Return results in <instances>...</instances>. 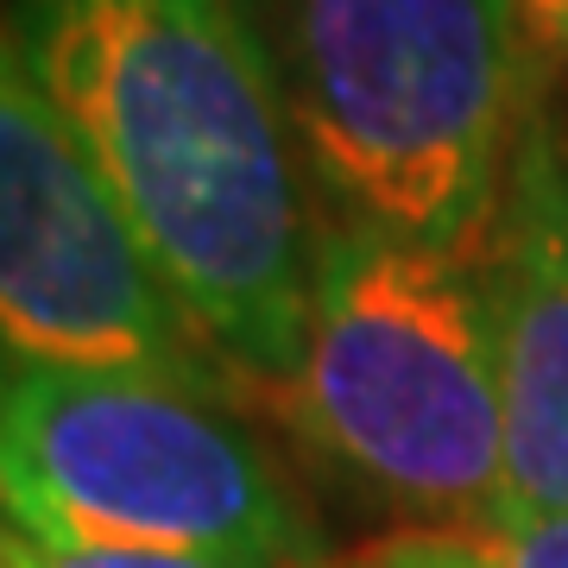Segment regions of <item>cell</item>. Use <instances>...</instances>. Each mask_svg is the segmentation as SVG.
<instances>
[{
    "mask_svg": "<svg viewBox=\"0 0 568 568\" xmlns=\"http://www.w3.org/2000/svg\"><path fill=\"white\" fill-rule=\"evenodd\" d=\"M0 32L203 347L272 398L304 354L323 222L253 0H0Z\"/></svg>",
    "mask_w": 568,
    "mask_h": 568,
    "instance_id": "6da1fadb",
    "label": "cell"
},
{
    "mask_svg": "<svg viewBox=\"0 0 568 568\" xmlns=\"http://www.w3.org/2000/svg\"><path fill=\"white\" fill-rule=\"evenodd\" d=\"M328 215L487 260L544 108L518 0H253Z\"/></svg>",
    "mask_w": 568,
    "mask_h": 568,
    "instance_id": "7a4b0ae2",
    "label": "cell"
},
{
    "mask_svg": "<svg viewBox=\"0 0 568 568\" xmlns=\"http://www.w3.org/2000/svg\"><path fill=\"white\" fill-rule=\"evenodd\" d=\"M0 347L58 366L215 379L114 190L0 32Z\"/></svg>",
    "mask_w": 568,
    "mask_h": 568,
    "instance_id": "5b68a950",
    "label": "cell"
},
{
    "mask_svg": "<svg viewBox=\"0 0 568 568\" xmlns=\"http://www.w3.org/2000/svg\"><path fill=\"white\" fill-rule=\"evenodd\" d=\"M474 537L493 568H568V511H499Z\"/></svg>",
    "mask_w": 568,
    "mask_h": 568,
    "instance_id": "ba28073f",
    "label": "cell"
},
{
    "mask_svg": "<svg viewBox=\"0 0 568 568\" xmlns=\"http://www.w3.org/2000/svg\"><path fill=\"white\" fill-rule=\"evenodd\" d=\"M272 405L405 530H487L511 511L499 304L474 253L323 215L304 354Z\"/></svg>",
    "mask_w": 568,
    "mask_h": 568,
    "instance_id": "3957f363",
    "label": "cell"
},
{
    "mask_svg": "<svg viewBox=\"0 0 568 568\" xmlns=\"http://www.w3.org/2000/svg\"><path fill=\"white\" fill-rule=\"evenodd\" d=\"M511 511H568V140L537 108L487 246Z\"/></svg>",
    "mask_w": 568,
    "mask_h": 568,
    "instance_id": "8992f818",
    "label": "cell"
},
{
    "mask_svg": "<svg viewBox=\"0 0 568 568\" xmlns=\"http://www.w3.org/2000/svg\"><path fill=\"white\" fill-rule=\"evenodd\" d=\"M518 7L549 58H568V0H518Z\"/></svg>",
    "mask_w": 568,
    "mask_h": 568,
    "instance_id": "30bf717a",
    "label": "cell"
},
{
    "mask_svg": "<svg viewBox=\"0 0 568 568\" xmlns=\"http://www.w3.org/2000/svg\"><path fill=\"white\" fill-rule=\"evenodd\" d=\"M328 568H493L474 530H392Z\"/></svg>",
    "mask_w": 568,
    "mask_h": 568,
    "instance_id": "52a82bcc",
    "label": "cell"
},
{
    "mask_svg": "<svg viewBox=\"0 0 568 568\" xmlns=\"http://www.w3.org/2000/svg\"><path fill=\"white\" fill-rule=\"evenodd\" d=\"M0 506L51 549L328 568L291 474L215 379L0 347Z\"/></svg>",
    "mask_w": 568,
    "mask_h": 568,
    "instance_id": "277c9868",
    "label": "cell"
},
{
    "mask_svg": "<svg viewBox=\"0 0 568 568\" xmlns=\"http://www.w3.org/2000/svg\"><path fill=\"white\" fill-rule=\"evenodd\" d=\"M13 568H215V562H196V556H152V549H51V544L20 537Z\"/></svg>",
    "mask_w": 568,
    "mask_h": 568,
    "instance_id": "9c48e42d",
    "label": "cell"
},
{
    "mask_svg": "<svg viewBox=\"0 0 568 568\" xmlns=\"http://www.w3.org/2000/svg\"><path fill=\"white\" fill-rule=\"evenodd\" d=\"M13 549H20V525L7 518V506H0V568L13 562Z\"/></svg>",
    "mask_w": 568,
    "mask_h": 568,
    "instance_id": "8fae6325",
    "label": "cell"
}]
</instances>
